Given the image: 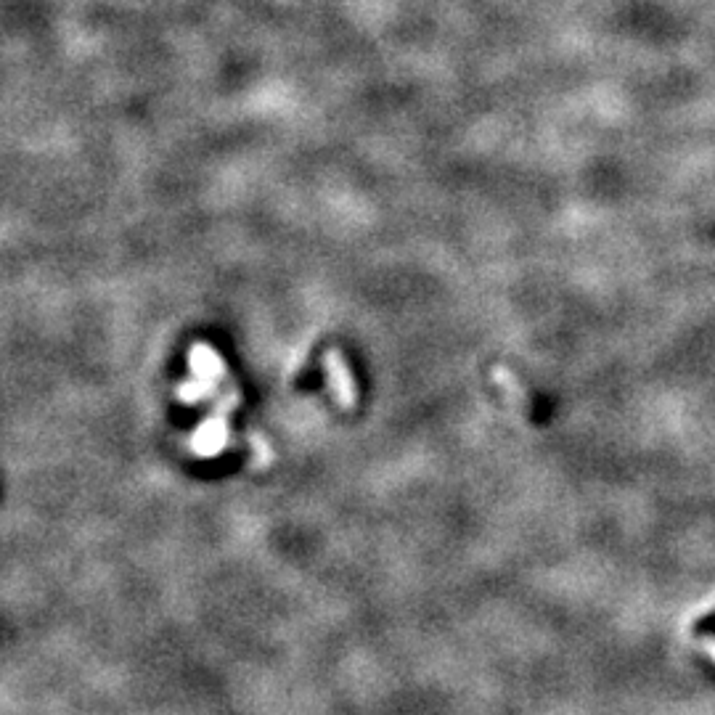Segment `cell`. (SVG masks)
I'll return each instance as SVG.
<instances>
[{
	"mask_svg": "<svg viewBox=\"0 0 715 715\" xmlns=\"http://www.w3.org/2000/svg\"><path fill=\"white\" fill-rule=\"evenodd\" d=\"M324 363H326V374H329V384H332L337 403H342L345 408H353L355 406V382H353V374H350V369H347V361L342 358V353H339V350H329V353L324 355Z\"/></svg>",
	"mask_w": 715,
	"mask_h": 715,
	"instance_id": "1",
	"label": "cell"
},
{
	"mask_svg": "<svg viewBox=\"0 0 715 715\" xmlns=\"http://www.w3.org/2000/svg\"><path fill=\"white\" fill-rule=\"evenodd\" d=\"M705 649H708V652H710V657H713V660H715V639L705 641Z\"/></svg>",
	"mask_w": 715,
	"mask_h": 715,
	"instance_id": "3",
	"label": "cell"
},
{
	"mask_svg": "<svg viewBox=\"0 0 715 715\" xmlns=\"http://www.w3.org/2000/svg\"><path fill=\"white\" fill-rule=\"evenodd\" d=\"M493 377H496V382L504 387L506 398L512 400V403H525V392L520 390V384H517L512 371H506L504 366H498V369L493 371Z\"/></svg>",
	"mask_w": 715,
	"mask_h": 715,
	"instance_id": "2",
	"label": "cell"
}]
</instances>
